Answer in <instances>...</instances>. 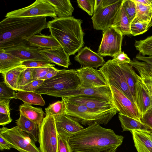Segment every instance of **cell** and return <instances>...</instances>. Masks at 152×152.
<instances>
[{
	"instance_id": "ac0fdd59",
	"label": "cell",
	"mask_w": 152,
	"mask_h": 152,
	"mask_svg": "<svg viewBox=\"0 0 152 152\" xmlns=\"http://www.w3.org/2000/svg\"><path fill=\"white\" fill-rule=\"evenodd\" d=\"M78 96L97 97L114 105L111 91L109 86L95 88H85L80 86L75 89L67 91L62 98Z\"/></svg>"
},
{
	"instance_id": "7a4b0ae2",
	"label": "cell",
	"mask_w": 152,
	"mask_h": 152,
	"mask_svg": "<svg viewBox=\"0 0 152 152\" xmlns=\"http://www.w3.org/2000/svg\"><path fill=\"white\" fill-rule=\"evenodd\" d=\"M46 17L6 18L0 22V48L27 42L32 36L48 28Z\"/></svg>"
},
{
	"instance_id": "ab89813d",
	"label": "cell",
	"mask_w": 152,
	"mask_h": 152,
	"mask_svg": "<svg viewBox=\"0 0 152 152\" xmlns=\"http://www.w3.org/2000/svg\"><path fill=\"white\" fill-rule=\"evenodd\" d=\"M78 6L90 16H93L94 12L95 0H77Z\"/></svg>"
},
{
	"instance_id": "d4e9b609",
	"label": "cell",
	"mask_w": 152,
	"mask_h": 152,
	"mask_svg": "<svg viewBox=\"0 0 152 152\" xmlns=\"http://www.w3.org/2000/svg\"><path fill=\"white\" fill-rule=\"evenodd\" d=\"M24 61L0 48V73L4 74L8 71L22 65Z\"/></svg>"
},
{
	"instance_id": "52a82bcc",
	"label": "cell",
	"mask_w": 152,
	"mask_h": 152,
	"mask_svg": "<svg viewBox=\"0 0 152 152\" xmlns=\"http://www.w3.org/2000/svg\"><path fill=\"white\" fill-rule=\"evenodd\" d=\"M0 135L12 148L19 152H41L35 142L17 126L11 128L3 127L0 129Z\"/></svg>"
},
{
	"instance_id": "7402d4cb",
	"label": "cell",
	"mask_w": 152,
	"mask_h": 152,
	"mask_svg": "<svg viewBox=\"0 0 152 152\" xmlns=\"http://www.w3.org/2000/svg\"><path fill=\"white\" fill-rule=\"evenodd\" d=\"M129 64L136 69L142 82L152 96V66L135 58L131 60Z\"/></svg>"
},
{
	"instance_id": "f546056e",
	"label": "cell",
	"mask_w": 152,
	"mask_h": 152,
	"mask_svg": "<svg viewBox=\"0 0 152 152\" xmlns=\"http://www.w3.org/2000/svg\"><path fill=\"white\" fill-rule=\"evenodd\" d=\"M118 118L120 122L123 131H131L133 130H150L142 122L120 113Z\"/></svg>"
},
{
	"instance_id": "f907efd6",
	"label": "cell",
	"mask_w": 152,
	"mask_h": 152,
	"mask_svg": "<svg viewBox=\"0 0 152 152\" xmlns=\"http://www.w3.org/2000/svg\"><path fill=\"white\" fill-rule=\"evenodd\" d=\"M12 147L8 142L0 135V150L2 151L6 149L10 150Z\"/></svg>"
},
{
	"instance_id": "e575fe53",
	"label": "cell",
	"mask_w": 152,
	"mask_h": 152,
	"mask_svg": "<svg viewBox=\"0 0 152 152\" xmlns=\"http://www.w3.org/2000/svg\"><path fill=\"white\" fill-rule=\"evenodd\" d=\"M45 113L54 116L60 115L65 113L66 107L65 102L63 99L50 104L45 108Z\"/></svg>"
},
{
	"instance_id": "ee69618b",
	"label": "cell",
	"mask_w": 152,
	"mask_h": 152,
	"mask_svg": "<svg viewBox=\"0 0 152 152\" xmlns=\"http://www.w3.org/2000/svg\"><path fill=\"white\" fill-rule=\"evenodd\" d=\"M45 80L38 79L32 81L28 84L20 88L19 91L35 92L44 83Z\"/></svg>"
},
{
	"instance_id": "f1b7e54d",
	"label": "cell",
	"mask_w": 152,
	"mask_h": 152,
	"mask_svg": "<svg viewBox=\"0 0 152 152\" xmlns=\"http://www.w3.org/2000/svg\"><path fill=\"white\" fill-rule=\"evenodd\" d=\"M16 93V99L22 101L24 103L42 106H44L45 102L41 94L35 92L19 90Z\"/></svg>"
},
{
	"instance_id": "6da1fadb",
	"label": "cell",
	"mask_w": 152,
	"mask_h": 152,
	"mask_svg": "<svg viewBox=\"0 0 152 152\" xmlns=\"http://www.w3.org/2000/svg\"><path fill=\"white\" fill-rule=\"evenodd\" d=\"M124 137L95 123L68 138L72 152H101L118 147Z\"/></svg>"
},
{
	"instance_id": "74e56055",
	"label": "cell",
	"mask_w": 152,
	"mask_h": 152,
	"mask_svg": "<svg viewBox=\"0 0 152 152\" xmlns=\"http://www.w3.org/2000/svg\"><path fill=\"white\" fill-rule=\"evenodd\" d=\"M149 22H142L132 23L130 25L131 34L136 36L146 32L149 29Z\"/></svg>"
},
{
	"instance_id": "bcb514c9",
	"label": "cell",
	"mask_w": 152,
	"mask_h": 152,
	"mask_svg": "<svg viewBox=\"0 0 152 152\" xmlns=\"http://www.w3.org/2000/svg\"><path fill=\"white\" fill-rule=\"evenodd\" d=\"M141 121L152 132V108L142 115Z\"/></svg>"
},
{
	"instance_id": "2e32d148",
	"label": "cell",
	"mask_w": 152,
	"mask_h": 152,
	"mask_svg": "<svg viewBox=\"0 0 152 152\" xmlns=\"http://www.w3.org/2000/svg\"><path fill=\"white\" fill-rule=\"evenodd\" d=\"M40 49L31 45L27 42L4 50L6 52L23 61H37L48 62L40 53Z\"/></svg>"
},
{
	"instance_id": "6f0895ef",
	"label": "cell",
	"mask_w": 152,
	"mask_h": 152,
	"mask_svg": "<svg viewBox=\"0 0 152 152\" xmlns=\"http://www.w3.org/2000/svg\"><path fill=\"white\" fill-rule=\"evenodd\" d=\"M149 136L152 141V133L151 131L150 132H149Z\"/></svg>"
},
{
	"instance_id": "5b68a950",
	"label": "cell",
	"mask_w": 152,
	"mask_h": 152,
	"mask_svg": "<svg viewBox=\"0 0 152 152\" xmlns=\"http://www.w3.org/2000/svg\"><path fill=\"white\" fill-rule=\"evenodd\" d=\"M62 99L64 101L65 104V114L85 126H89L95 123L100 125H106L118 112L117 110L106 113L97 112L84 106Z\"/></svg>"
},
{
	"instance_id": "7c38bea8",
	"label": "cell",
	"mask_w": 152,
	"mask_h": 152,
	"mask_svg": "<svg viewBox=\"0 0 152 152\" xmlns=\"http://www.w3.org/2000/svg\"><path fill=\"white\" fill-rule=\"evenodd\" d=\"M109 86L111 91L114 105L118 112L142 122V115L136 105L119 90L113 86Z\"/></svg>"
},
{
	"instance_id": "5bb4252c",
	"label": "cell",
	"mask_w": 152,
	"mask_h": 152,
	"mask_svg": "<svg viewBox=\"0 0 152 152\" xmlns=\"http://www.w3.org/2000/svg\"><path fill=\"white\" fill-rule=\"evenodd\" d=\"M76 71L81 87L95 88L108 86L99 70L91 67L83 66L76 69Z\"/></svg>"
},
{
	"instance_id": "ffe728a7",
	"label": "cell",
	"mask_w": 152,
	"mask_h": 152,
	"mask_svg": "<svg viewBox=\"0 0 152 152\" xmlns=\"http://www.w3.org/2000/svg\"><path fill=\"white\" fill-rule=\"evenodd\" d=\"M74 59L83 66L93 68L102 66L106 62L103 58L98 53L86 46L78 51Z\"/></svg>"
},
{
	"instance_id": "c3c4849f",
	"label": "cell",
	"mask_w": 152,
	"mask_h": 152,
	"mask_svg": "<svg viewBox=\"0 0 152 152\" xmlns=\"http://www.w3.org/2000/svg\"><path fill=\"white\" fill-rule=\"evenodd\" d=\"M12 121L10 115L7 114L0 113V125L5 126L10 123Z\"/></svg>"
},
{
	"instance_id": "7bdbcfd3",
	"label": "cell",
	"mask_w": 152,
	"mask_h": 152,
	"mask_svg": "<svg viewBox=\"0 0 152 152\" xmlns=\"http://www.w3.org/2000/svg\"><path fill=\"white\" fill-rule=\"evenodd\" d=\"M58 152H72L68 142V138L58 134Z\"/></svg>"
},
{
	"instance_id": "db71d44e",
	"label": "cell",
	"mask_w": 152,
	"mask_h": 152,
	"mask_svg": "<svg viewBox=\"0 0 152 152\" xmlns=\"http://www.w3.org/2000/svg\"><path fill=\"white\" fill-rule=\"evenodd\" d=\"M118 0H103V7L112 5L117 2Z\"/></svg>"
},
{
	"instance_id": "8fae6325",
	"label": "cell",
	"mask_w": 152,
	"mask_h": 152,
	"mask_svg": "<svg viewBox=\"0 0 152 152\" xmlns=\"http://www.w3.org/2000/svg\"><path fill=\"white\" fill-rule=\"evenodd\" d=\"M122 1L123 0H118L114 4L95 11L91 18L94 28L103 31L112 27Z\"/></svg>"
},
{
	"instance_id": "603a6c76",
	"label": "cell",
	"mask_w": 152,
	"mask_h": 152,
	"mask_svg": "<svg viewBox=\"0 0 152 152\" xmlns=\"http://www.w3.org/2000/svg\"><path fill=\"white\" fill-rule=\"evenodd\" d=\"M27 42L31 45L40 49H50L61 46L51 35H46L41 34L33 36Z\"/></svg>"
},
{
	"instance_id": "ba28073f",
	"label": "cell",
	"mask_w": 152,
	"mask_h": 152,
	"mask_svg": "<svg viewBox=\"0 0 152 152\" xmlns=\"http://www.w3.org/2000/svg\"><path fill=\"white\" fill-rule=\"evenodd\" d=\"M99 70L105 79L108 86H113L119 90L136 104L120 65L117 64L112 59H110L106 62Z\"/></svg>"
},
{
	"instance_id": "cb8c5ba5",
	"label": "cell",
	"mask_w": 152,
	"mask_h": 152,
	"mask_svg": "<svg viewBox=\"0 0 152 152\" xmlns=\"http://www.w3.org/2000/svg\"><path fill=\"white\" fill-rule=\"evenodd\" d=\"M20 113V117L16 120L17 126L27 133L35 142H38L39 134L38 125Z\"/></svg>"
},
{
	"instance_id": "83f0119b",
	"label": "cell",
	"mask_w": 152,
	"mask_h": 152,
	"mask_svg": "<svg viewBox=\"0 0 152 152\" xmlns=\"http://www.w3.org/2000/svg\"><path fill=\"white\" fill-rule=\"evenodd\" d=\"M131 23L121 5L114 20L113 27L123 35L131 34Z\"/></svg>"
},
{
	"instance_id": "b9f144b4",
	"label": "cell",
	"mask_w": 152,
	"mask_h": 152,
	"mask_svg": "<svg viewBox=\"0 0 152 152\" xmlns=\"http://www.w3.org/2000/svg\"><path fill=\"white\" fill-rule=\"evenodd\" d=\"M22 65L27 68L52 67L55 66V64L48 62L37 61H25L23 62Z\"/></svg>"
},
{
	"instance_id": "11a10c76",
	"label": "cell",
	"mask_w": 152,
	"mask_h": 152,
	"mask_svg": "<svg viewBox=\"0 0 152 152\" xmlns=\"http://www.w3.org/2000/svg\"><path fill=\"white\" fill-rule=\"evenodd\" d=\"M103 0H95L94 12L96 10L103 7Z\"/></svg>"
},
{
	"instance_id": "d6986e66",
	"label": "cell",
	"mask_w": 152,
	"mask_h": 152,
	"mask_svg": "<svg viewBox=\"0 0 152 152\" xmlns=\"http://www.w3.org/2000/svg\"><path fill=\"white\" fill-rule=\"evenodd\" d=\"M39 52L48 62L66 68L72 64L69 56L61 46L50 49H40Z\"/></svg>"
},
{
	"instance_id": "f6af8a7d",
	"label": "cell",
	"mask_w": 152,
	"mask_h": 152,
	"mask_svg": "<svg viewBox=\"0 0 152 152\" xmlns=\"http://www.w3.org/2000/svg\"><path fill=\"white\" fill-rule=\"evenodd\" d=\"M113 57L112 60L119 65L129 64L131 61L127 55L123 51L117 53Z\"/></svg>"
},
{
	"instance_id": "3957f363",
	"label": "cell",
	"mask_w": 152,
	"mask_h": 152,
	"mask_svg": "<svg viewBox=\"0 0 152 152\" xmlns=\"http://www.w3.org/2000/svg\"><path fill=\"white\" fill-rule=\"evenodd\" d=\"M82 23L81 20L72 16L57 18L48 22V28L51 35L69 56L79 51L84 45Z\"/></svg>"
},
{
	"instance_id": "484cf974",
	"label": "cell",
	"mask_w": 152,
	"mask_h": 152,
	"mask_svg": "<svg viewBox=\"0 0 152 152\" xmlns=\"http://www.w3.org/2000/svg\"><path fill=\"white\" fill-rule=\"evenodd\" d=\"M20 113L40 126L45 117V113L41 108L32 106L31 104L24 103L19 106Z\"/></svg>"
},
{
	"instance_id": "9c48e42d",
	"label": "cell",
	"mask_w": 152,
	"mask_h": 152,
	"mask_svg": "<svg viewBox=\"0 0 152 152\" xmlns=\"http://www.w3.org/2000/svg\"><path fill=\"white\" fill-rule=\"evenodd\" d=\"M57 18L54 7L46 0H37L26 7L7 13L6 18L29 17Z\"/></svg>"
},
{
	"instance_id": "60d3db41",
	"label": "cell",
	"mask_w": 152,
	"mask_h": 152,
	"mask_svg": "<svg viewBox=\"0 0 152 152\" xmlns=\"http://www.w3.org/2000/svg\"><path fill=\"white\" fill-rule=\"evenodd\" d=\"M55 68L54 67L32 68V81L38 79H42L48 72Z\"/></svg>"
},
{
	"instance_id": "e0dca14e",
	"label": "cell",
	"mask_w": 152,
	"mask_h": 152,
	"mask_svg": "<svg viewBox=\"0 0 152 152\" xmlns=\"http://www.w3.org/2000/svg\"><path fill=\"white\" fill-rule=\"evenodd\" d=\"M136 79V104L142 115L148 110L152 108V96L140 76L137 74Z\"/></svg>"
},
{
	"instance_id": "44dd1931",
	"label": "cell",
	"mask_w": 152,
	"mask_h": 152,
	"mask_svg": "<svg viewBox=\"0 0 152 152\" xmlns=\"http://www.w3.org/2000/svg\"><path fill=\"white\" fill-rule=\"evenodd\" d=\"M151 131L141 130L130 131L137 152H152V141L149 136Z\"/></svg>"
},
{
	"instance_id": "4fadbf2b",
	"label": "cell",
	"mask_w": 152,
	"mask_h": 152,
	"mask_svg": "<svg viewBox=\"0 0 152 152\" xmlns=\"http://www.w3.org/2000/svg\"><path fill=\"white\" fill-rule=\"evenodd\" d=\"M70 102L84 106L96 112L106 113L117 110L112 103L99 97L90 96H78L62 98Z\"/></svg>"
},
{
	"instance_id": "681fc988",
	"label": "cell",
	"mask_w": 152,
	"mask_h": 152,
	"mask_svg": "<svg viewBox=\"0 0 152 152\" xmlns=\"http://www.w3.org/2000/svg\"><path fill=\"white\" fill-rule=\"evenodd\" d=\"M135 58L139 61L145 62L152 66V56H143L139 53L136 55Z\"/></svg>"
},
{
	"instance_id": "8992f818",
	"label": "cell",
	"mask_w": 152,
	"mask_h": 152,
	"mask_svg": "<svg viewBox=\"0 0 152 152\" xmlns=\"http://www.w3.org/2000/svg\"><path fill=\"white\" fill-rule=\"evenodd\" d=\"M39 127L38 142L40 152H58V134L54 116L45 113Z\"/></svg>"
},
{
	"instance_id": "1f68e13d",
	"label": "cell",
	"mask_w": 152,
	"mask_h": 152,
	"mask_svg": "<svg viewBox=\"0 0 152 152\" xmlns=\"http://www.w3.org/2000/svg\"><path fill=\"white\" fill-rule=\"evenodd\" d=\"M27 68L21 65L3 74L4 81L9 87L18 91L17 84L21 72Z\"/></svg>"
},
{
	"instance_id": "9f6ffc18",
	"label": "cell",
	"mask_w": 152,
	"mask_h": 152,
	"mask_svg": "<svg viewBox=\"0 0 152 152\" xmlns=\"http://www.w3.org/2000/svg\"><path fill=\"white\" fill-rule=\"evenodd\" d=\"M118 147H115L101 152H116Z\"/></svg>"
},
{
	"instance_id": "277c9868",
	"label": "cell",
	"mask_w": 152,
	"mask_h": 152,
	"mask_svg": "<svg viewBox=\"0 0 152 152\" xmlns=\"http://www.w3.org/2000/svg\"><path fill=\"white\" fill-rule=\"evenodd\" d=\"M80 86L76 70L58 69L56 75L45 80L35 92L62 98L66 91L77 88Z\"/></svg>"
},
{
	"instance_id": "f5cc1de1",
	"label": "cell",
	"mask_w": 152,
	"mask_h": 152,
	"mask_svg": "<svg viewBox=\"0 0 152 152\" xmlns=\"http://www.w3.org/2000/svg\"><path fill=\"white\" fill-rule=\"evenodd\" d=\"M140 4L152 7V0H134Z\"/></svg>"
},
{
	"instance_id": "d590c367",
	"label": "cell",
	"mask_w": 152,
	"mask_h": 152,
	"mask_svg": "<svg viewBox=\"0 0 152 152\" xmlns=\"http://www.w3.org/2000/svg\"><path fill=\"white\" fill-rule=\"evenodd\" d=\"M15 90L9 87L4 81L0 83V101H6L15 99Z\"/></svg>"
},
{
	"instance_id": "9a60e30c",
	"label": "cell",
	"mask_w": 152,
	"mask_h": 152,
	"mask_svg": "<svg viewBox=\"0 0 152 152\" xmlns=\"http://www.w3.org/2000/svg\"><path fill=\"white\" fill-rule=\"evenodd\" d=\"M58 134L68 138L84 128L75 119L65 114L55 116Z\"/></svg>"
},
{
	"instance_id": "f35d334b",
	"label": "cell",
	"mask_w": 152,
	"mask_h": 152,
	"mask_svg": "<svg viewBox=\"0 0 152 152\" xmlns=\"http://www.w3.org/2000/svg\"><path fill=\"white\" fill-rule=\"evenodd\" d=\"M32 68H27L21 72L17 84L18 91L32 81Z\"/></svg>"
},
{
	"instance_id": "816d5d0a",
	"label": "cell",
	"mask_w": 152,
	"mask_h": 152,
	"mask_svg": "<svg viewBox=\"0 0 152 152\" xmlns=\"http://www.w3.org/2000/svg\"><path fill=\"white\" fill-rule=\"evenodd\" d=\"M58 71V69L55 68L52 70L48 72L42 79L45 80L54 77L57 74Z\"/></svg>"
},
{
	"instance_id": "d6a6232c",
	"label": "cell",
	"mask_w": 152,
	"mask_h": 152,
	"mask_svg": "<svg viewBox=\"0 0 152 152\" xmlns=\"http://www.w3.org/2000/svg\"><path fill=\"white\" fill-rule=\"evenodd\" d=\"M133 0L136 4V15L132 23L142 22H151L152 18V7Z\"/></svg>"
},
{
	"instance_id": "7dc6e473",
	"label": "cell",
	"mask_w": 152,
	"mask_h": 152,
	"mask_svg": "<svg viewBox=\"0 0 152 152\" xmlns=\"http://www.w3.org/2000/svg\"><path fill=\"white\" fill-rule=\"evenodd\" d=\"M10 100L0 101V113L10 115L9 104Z\"/></svg>"
},
{
	"instance_id": "680465c9",
	"label": "cell",
	"mask_w": 152,
	"mask_h": 152,
	"mask_svg": "<svg viewBox=\"0 0 152 152\" xmlns=\"http://www.w3.org/2000/svg\"><path fill=\"white\" fill-rule=\"evenodd\" d=\"M152 26V20H151L149 25V29L151 28V26Z\"/></svg>"
},
{
	"instance_id": "8d00e7d4",
	"label": "cell",
	"mask_w": 152,
	"mask_h": 152,
	"mask_svg": "<svg viewBox=\"0 0 152 152\" xmlns=\"http://www.w3.org/2000/svg\"><path fill=\"white\" fill-rule=\"evenodd\" d=\"M122 6L131 23L136 15V6L133 0H123Z\"/></svg>"
},
{
	"instance_id": "4dcf8cb0",
	"label": "cell",
	"mask_w": 152,
	"mask_h": 152,
	"mask_svg": "<svg viewBox=\"0 0 152 152\" xmlns=\"http://www.w3.org/2000/svg\"><path fill=\"white\" fill-rule=\"evenodd\" d=\"M130 92L135 102V83L137 73L129 64H120Z\"/></svg>"
},
{
	"instance_id": "4316f807",
	"label": "cell",
	"mask_w": 152,
	"mask_h": 152,
	"mask_svg": "<svg viewBox=\"0 0 152 152\" xmlns=\"http://www.w3.org/2000/svg\"><path fill=\"white\" fill-rule=\"evenodd\" d=\"M54 8L57 18L72 17L74 8L69 0H46Z\"/></svg>"
},
{
	"instance_id": "30bf717a",
	"label": "cell",
	"mask_w": 152,
	"mask_h": 152,
	"mask_svg": "<svg viewBox=\"0 0 152 152\" xmlns=\"http://www.w3.org/2000/svg\"><path fill=\"white\" fill-rule=\"evenodd\" d=\"M122 34L113 27L103 31L98 53L101 56L113 57L121 51Z\"/></svg>"
},
{
	"instance_id": "836d02e7",
	"label": "cell",
	"mask_w": 152,
	"mask_h": 152,
	"mask_svg": "<svg viewBox=\"0 0 152 152\" xmlns=\"http://www.w3.org/2000/svg\"><path fill=\"white\" fill-rule=\"evenodd\" d=\"M134 46L139 53L143 56H152V36L143 40H136Z\"/></svg>"
}]
</instances>
